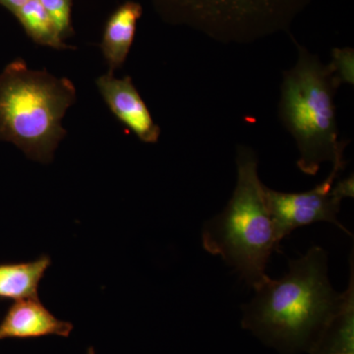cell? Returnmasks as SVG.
<instances>
[{"mask_svg":"<svg viewBox=\"0 0 354 354\" xmlns=\"http://www.w3.org/2000/svg\"><path fill=\"white\" fill-rule=\"evenodd\" d=\"M297 60L283 72L279 118L295 140L298 169L315 176L324 162L346 167L348 142L339 138L335 97L339 86L328 65L295 41Z\"/></svg>","mask_w":354,"mask_h":354,"instance_id":"cell-3","label":"cell"},{"mask_svg":"<svg viewBox=\"0 0 354 354\" xmlns=\"http://www.w3.org/2000/svg\"><path fill=\"white\" fill-rule=\"evenodd\" d=\"M48 14L58 36L62 41L72 34L71 3L72 0H39Z\"/></svg>","mask_w":354,"mask_h":354,"instance_id":"cell-14","label":"cell"},{"mask_svg":"<svg viewBox=\"0 0 354 354\" xmlns=\"http://www.w3.org/2000/svg\"><path fill=\"white\" fill-rule=\"evenodd\" d=\"M162 19L218 43L247 44L290 32L315 0H151Z\"/></svg>","mask_w":354,"mask_h":354,"instance_id":"cell-5","label":"cell"},{"mask_svg":"<svg viewBox=\"0 0 354 354\" xmlns=\"http://www.w3.org/2000/svg\"><path fill=\"white\" fill-rule=\"evenodd\" d=\"M88 354H95L94 348H88Z\"/></svg>","mask_w":354,"mask_h":354,"instance_id":"cell-17","label":"cell"},{"mask_svg":"<svg viewBox=\"0 0 354 354\" xmlns=\"http://www.w3.org/2000/svg\"><path fill=\"white\" fill-rule=\"evenodd\" d=\"M75 99L68 79L30 69L22 60L11 62L0 73V140L32 160L50 162L66 135L62 120Z\"/></svg>","mask_w":354,"mask_h":354,"instance_id":"cell-4","label":"cell"},{"mask_svg":"<svg viewBox=\"0 0 354 354\" xmlns=\"http://www.w3.org/2000/svg\"><path fill=\"white\" fill-rule=\"evenodd\" d=\"M50 264L44 255L32 262L0 265V298L18 301L38 297L39 281Z\"/></svg>","mask_w":354,"mask_h":354,"instance_id":"cell-11","label":"cell"},{"mask_svg":"<svg viewBox=\"0 0 354 354\" xmlns=\"http://www.w3.org/2000/svg\"><path fill=\"white\" fill-rule=\"evenodd\" d=\"M330 62L328 65L337 85H354V50L348 48H333Z\"/></svg>","mask_w":354,"mask_h":354,"instance_id":"cell-13","label":"cell"},{"mask_svg":"<svg viewBox=\"0 0 354 354\" xmlns=\"http://www.w3.org/2000/svg\"><path fill=\"white\" fill-rule=\"evenodd\" d=\"M73 325L59 320L38 299L18 300L0 323V339H32L44 335L69 337Z\"/></svg>","mask_w":354,"mask_h":354,"instance_id":"cell-8","label":"cell"},{"mask_svg":"<svg viewBox=\"0 0 354 354\" xmlns=\"http://www.w3.org/2000/svg\"><path fill=\"white\" fill-rule=\"evenodd\" d=\"M328 252L313 246L288 261L283 278L269 279L242 307V325L286 353L310 349L341 304L328 277Z\"/></svg>","mask_w":354,"mask_h":354,"instance_id":"cell-1","label":"cell"},{"mask_svg":"<svg viewBox=\"0 0 354 354\" xmlns=\"http://www.w3.org/2000/svg\"><path fill=\"white\" fill-rule=\"evenodd\" d=\"M334 189L337 194L344 198H353L354 196V178L353 174L337 181L334 184Z\"/></svg>","mask_w":354,"mask_h":354,"instance_id":"cell-15","label":"cell"},{"mask_svg":"<svg viewBox=\"0 0 354 354\" xmlns=\"http://www.w3.org/2000/svg\"><path fill=\"white\" fill-rule=\"evenodd\" d=\"M14 15L36 43L57 50L67 48L39 0H27Z\"/></svg>","mask_w":354,"mask_h":354,"instance_id":"cell-12","label":"cell"},{"mask_svg":"<svg viewBox=\"0 0 354 354\" xmlns=\"http://www.w3.org/2000/svg\"><path fill=\"white\" fill-rule=\"evenodd\" d=\"M258 157L250 147L236 151V185L227 206L207 221L201 232L203 248L220 256L254 290L269 279L266 269L281 242L266 206Z\"/></svg>","mask_w":354,"mask_h":354,"instance_id":"cell-2","label":"cell"},{"mask_svg":"<svg viewBox=\"0 0 354 354\" xmlns=\"http://www.w3.org/2000/svg\"><path fill=\"white\" fill-rule=\"evenodd\" d=\"M97 87L111 113L118 118L140 141L157 143L160 128L132 82L131 77L116 78L113 72L97 78Z\"/></svg>","mask_w":354,"mask_h":354,"instance_id":"cell-7","label":"cell"},{"mask_svg":"<svg viewBox=\"0 0 354 354\" xmlns=\"http://www.w3.org/2000/svg\"><path fill=\"white\" fill-rule=\"evenodd\" d=\"M348 288L339 306L312 344L311 354H354V266L351 254Z\"/></svg>","mask_w":354,"mask_h":354,"instance_id":"cell-9","label":"cell"},{"mask_svg":"<svg viewBox=\"0 0 354 354\" xmlns=\"http://www.w3.org/2000/svg\"><path fill=\"white\" fill-rule=\"evenodd\" d=\"M27 0H0V4L15 14L16 11L20 8Z\"/></svg>","mask_w":354,"mask_h":354,"instance_id":"cell-16","label":"cell"},{"mask_svg":"<svg viewBox=\"0 0 354 354\" xmlns=\"http://www.w3.org/2000/svg\"><path fill=\"white\" fill-rule=\"evenodd\" d=\"M143 13L141 4L127 1L109 18L102 37V50L109 72L124 64L136 32L137 23Z\"/></svg>","mask_w":354,"mask_h":354,"instance_id":"cell-10","label":"cell"},{"mask_svg":"<svg viewBox=\"0 0 354 354\" xmlns=\"http://www.w3.org/2000/svg\"><path fill=\"white\" fill-rule=\"evenodd\" d=\"M344 169L342 165H333L325 180L305 192H281L264 185L266 206L279 242L293 230L320 221L333 223L351 236V232L337 218L344 199L334 189V184Z\"/></svg>","mask_w":354,"mask_h":354,"instance_id":"cell-6","label":"cell"}]
</instances>
